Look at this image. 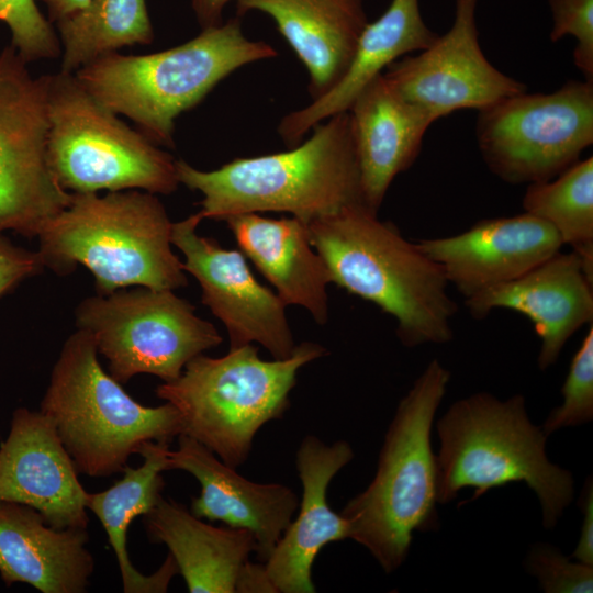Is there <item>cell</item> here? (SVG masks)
<instances>
[{"label":"cell","mask_w":593,"mask_h":593,"mask_svg":"<svg viewBox=\"0 0 593 593\" xmlns=\"http://www.w3.org/2000/svg\"><path fill=\"white\" fill-rule=\"evenodd\" d=\"M26 65L11 44L0 52V234L33 238L74 193L48 166L45 81Z\"/></svg>","instance_id":"12"},{"label":"cell","mask_w":593,"mask_h":593,"mask_svg":"<svg viewBox=\"0 0 593 593\" xmlns=\"http://www.w3.org/2000/svg\"><path fill=\"white\" fill-rule=\"evenodd\" d=\"M450 371L432 360L400 401L384 436L376 474L340 514L349 537L387 572L406 559L413 533L438 527V479L432 425Z\"/></svg>","instance_id":"4"},{"label":"cell","mask_w":593,"mask_h":593,"mask_svg":"<svg viewBox=\"0 0 593 593\" xmlns=\"http://www.w3.org/2000/svg\"><path fill=\"white\" fill-rule=\"evenodd\" d=\"M37 251L14 246L0 234V296L12 291L24 279L44 269Z\"/></svg>","instance_id":"33"},{"label":"cell","mask_w":593,"mask_h":593,"mask_svg":"<svg viewBox=\"0 0 593 593\" xmlns=\"http://www.w3.org/2000/svg\"><path fill=\"white\" fill-rule=\"evenodd\" d=\"M438 503H449L463 488L474 501L489 490L524 482L537 495L542 525L553 528L574 492L572 474L549 461L547 436L534 425L522 394L500 401L479 392L456 401L437 423Z\"/></svg>","instance_id":"6"},{"label":"cell","mask_w":593,"mask_h":593,"mask_svg":"<svg viewBox=\"0 0 593 593\" xmlns=\"http://www.w3.org/2000/svg\"><path fill=\"white\" fill-rule=\"evenodd\" d=\"M523 209L556 230L593 281V157L580 159L551 180L527 184Z\"/></svg>","instance_id":"28"},{"label":"cell","mask_w":593,"mask_h":593,"mask_svg":"<svg viewBox=\"0 0 593 593\" xmlns=\"http://www.w3.org/2000/svg\"><path fill=\"white\" fill-rule=\"evenodd\" d=\"M197 212L172 223L171 243L184 256L183 269L199 282L202 303L225 326L230 349L258 343L273 359L290 357L295 343L286 304L256 280L244 254L200 236Z\"/></svg>","instance_id":"14"},{"label":"cell","mask_w":593,"mask_h":593,"mask_svg":"<svg viewBox=\"0 0 593 593\" xmlns=\"http://www.w3.org/2000/svg\"><path fill=\"white\" fill-rule=\"evenodd\" d=\"M238 14L269 15L310 75L312 100L345 75L368 23L363 0H235Z\"/></svg>","instance_id":"23"},{"label":"cell","mask_w":593,"mask_h":593,"mask_svg":"<svg viewBox=\"0 0 593 593\" xmlns=\"http://www.w3.org/2000/svg\"><path fill=\"white\" fill-rule=\"evenodd\" d=\"M48 166L70 193L143 190L170 194L177 160L97 100L75 74L44 75Z\"/></svg>","instance_id":"9"},{"label":"cell","mask_w":593,"mask_h":593,"mask_svg":"<svg viewBox=\"0 0 593 593\" xmlns=\"http://www.w3.org/2000/svg\"><path fill=\"white\" fill-rule=\"evenodd\" d=\"M47 7L49 21L57 22L88 5L91 0H43Z\"/></svg>","instance_id":"36"},{"label":"cell","mask_w":593,"mask_h":593,"mask_svg":"<svg viewBox=\"0 0 593 593\" xmlns=\"http://www.w3.org/2000/svg\"><path fill=\"white\" fill-rule=\"evenodd\" d=\"M167 469L183 470L200 483V495L192 499L190 506L194 516L249 530L261 563L269 558L299 506L289 486L247 480L184 434L178 436V448L169 450Z\"/></svg>","instance_id":"18"},{"label":"cell","mask_w":593,"mask_h":593,"mask_svg":"<svg viewBox=\"0 0 593 593\" xmlns=\"http://www.w3.org/2000/svg\"><path fill=\"white\" fill-rule=\"evenodd\" d=\"M147 537L164 544L190 593H234L256 541L247 529L215 527L164 496L142 516Z\"/></svg>","instance_id":"25"},{"label":"cell","mask_w":593,"mask_h":593,"mask_svg":"<svg viewBox=\"0 0 593 593\" xmlns=\"http://www.w3.org/2000/svg\"><path fill=\"white\" fill-rule=\"evenodd\" d=\"M0 21L10 29L11 45L27 64L60 56L59 38L35 0H0Z\"/></svg>","instance_id":"30"},{"label":"cell","mask_w":593,"mask_h":593,"mask_svg":"<svg viewBox=\"0 0 593 593\" xmlns=\"http://www.w3.org/2000/svg\"><path fill=\"white\" fill-rule=\"evenodd\" d=\"M547 1L552 16L550 41L573 36L577 40L573 63L584 80L593 82V0Z\"/></svg>","instance_id":"32"},{"label":"cell","mask_w":593,"mask_h":593,"mask_svg":"<svg viewBox=\"0 0 593 593\" xmlns=\"http://www.w3.org/2000/svg\"><path fill=\"white\" fill-rule=\"evenodd\" d=\"M233 0H192V9L202 29L222 23L225 5Z\"/></svg>","instance_id":"35"},{"label":"cell","mask_w":593,"mask_h":593,"mask_svg":"<svg viewBox=\"0 0 593 593\" xmlns=\"http://www.w3.org/2000/svg\"><path fill=\"white\" fill-rule=\"evenodd\" d=\"M423 20L418 0H391L387 10L361 31L351 61L343 78L306 107L287 114L278 133L290 146L326 119L348 111L358 93L388 66L437 38Z\"/></svg>","instance_id":"22"},{"label":"cell","mask_w":593,"mask_h":593,"mask_svg":"<svg viewBox=\"0 0 593 593\" xmlns=\"http://www.w3.org/2000/svg\"><path fill=\"white\" fill-rule=\"evenodd\" d=\"M247 38L237 19L203 29L192 40L147 55H103L75 72L116 114L131 119L158 146L174 147L175 121L236 69L277 56Z\"/></svg>","instance_id":"5"},{"label":"cell","mask_w":593,"mask_h":593,"mask_svg":"<svg viewBox=\"0 0 593 593\" xmlns=\"http://www.w3.org/2000/svg\"><path fill=\"white\" fill-rule=\"evenodd\" d=\"M479 0H456L450 29L415 56L385 68L384 78L409 102L436 121L455 111L481 110L527 86L496 69L484 56L477 26Z\"/></svg>","instance_id":"13"},{"label":"cell","mask_w":593,"mask_h":593,"mask_svg":"<svg viewBox=\"0 0 593 593\" xmlns=\"http://www.w3.org/2000/svg\"><path fill=\"white\" fill-rule=\"evenodd\" d=\"M475 137L485 165L501 180H551L593 144V82L569 80L549 93L506 97L479 110Z\"/></svg>","instance_id":"11"},{"label":"cell","mask_w":593,"mask_h":593,"mask_svg":"<svg viewBox=\"0 0 593 593\" xmlns=\"http://www.w3.org/2000/svg\"><path fill=\"white\" fill-rule=\"evenodd\" d=\"M172 222L159 199L136 189L74 193L70 204L37 235L44 267L67 275L78 264L94 277L98 294L128 287L176 290L187 286L171 249Z\"/></svg>","instance_id":"3"},{"label":"cell","mask_w":593,"mask_h":593,"mask_svg":"<svg viewBox=\"0 0 593 593\" xmlns=\"http://www.w3.org/2000/svg\"><path fill=\"white\" fill-rule=\"evenodd\" d=\"M78 474L51 418L16 409L0 446V501L33 507L56 529H87V491Z\"/></svg>","instance_id":"15"},{"label":"cell","mask_w":593,"mask_h":593,"mask_svg":"<svg viewBox=\"0 0 593 593\" xmlns=\"http://www.w3.org/2000/svg\"><path fill=\"white\" fill-rule=\"evenodd\" d=\"M168 441H145L137 454L143 457L138 468L128 465L123 478L112 486L97 493H86L85 503L102 524L109 544L114 551L123 591L125 593L167 592L178 567L170 555L153 574L145 575L132 563L127 550V530L136 516L148 513L163 496L165 481L161 472L167 471Z\"/></svg>","instance_id":"26"},{"label":"cell","mask_w":593,"mask_h":593,"mask_svg":"<svg viewBox=\"0 0 593 593\" xmlns=\"http://www.w3.org/2000/svg\"><path fill=\"white\" fill-rule=\"evenodd\" d=\"M240 251L273 286L286 305L305 309L324 325L328 317L326 265L311 245L307 226L291 216L268 219L242 213L224 220Z\"/></svg>","instance_id":"24"},{"label":"cell","mask_w":593,"mask_h":593,"mask_svg":"<svg viewBox=\"0 0 593 593\" xmlns=\"http://www.w3.org/2000/svg\"><path fill=\"white\" fill-rule=\"evenodd\" d=\"M61 46V71L75 74L123 46L149 44L154 32L145 0H91L55 22Z\"/></svg>","instance_id":"27"},{"label":"cell","mask_w":593,"mask_h":593,"mask_svg":"<svg viewBox=\"0 0 593 593\" xmlns=\"http://www.w3.org/2000/svg\"><path fill=\"white\" fill-rule=\"evenodd\" d=\"M348 112L363 204L378 213L392 181L414 164L436 120L400 96L382 74L358 93Z\"/></svg>","instance_id":"20"},{"label":"cell","mask_w":593,"mask_h":593,"mask_svg":"<svg viewBox=\"0 0 593 593\" xmlns=\"http://www.w3.org/2000/svg\"><path fill=\"white\" fill-rule=\"evenodd\" d=\"M331 282L372 302L396 322L406 347L452 339L458 311L441 266L366 205L344 208L306 224Z\"/></svg>","instance_id":"1"},{"label":"cell","mask_w":593,"mask_h":593,"mask_svg":"<svg viewBox=\"0 0 593 593\" xmlns=\"http://www.w3.org/2000/svg\"><path fill=\"white\" fill-rule=\"evenodd\" d=\"M172 290L136 287L83 299L76 326L94 339L121 384L148 373L164 382L178 379L186 365L223 340L214 325Z\"/></svg>","instance_id":"10"},{"label":"cell","mask_w":593,"mask_h":593,"mask_svg":"<svg viewBox=\"0 0 593 593\" xmlns=\"http://www.w3.org/2000/svg\"><path fill=\"white\" fill-rule=\"evenodd\" d=\"M353 458V448L345 440L326 445L309 435L300 444L295 467L302 497L296 519L290 522L264 563L275 592H316L311 575L316 556L327 544L349 537L347 519L327 503V488Z\"/></svg>","instance_id":"19"},{"label":"cell","mask_w":593,"mask_h":593,"mask_svg":"<svg viewBox=\"0 0 593 593\" xmlns=\"http://www.w3.org/2000/svg\"><path fill=\"white\" fill-rule=\"evenodd\" d=\"M40 411L48 416L78 473L107 478L123 472L148 440L182 434L177 409L135 401L98 360L93 337L77 329L64 343Z\"/></svg>","instance_id":"7"},{"label":"cell","mask_w":593,"mask_h":593,"mask_svg":"<svg viewBox=\"0 0 593 593\" xmlns=\"http://www.w3.org/2000/svg\"><path fill=\"white\" fill-rule=\"evenodd\" d=\"M561 393L562 404L550 412L541 426L547 437L593 418V324L571 360Z\"/></svg>","instance_id":"29"},{"label":"cell","mask_w":593,"mask_h":593,"mask_svg":"<svg viewBox=\"0 0 593 593\" xmlns=\"http://www.w3.org/2000/svg\"><path fill=\"white\" fill-rule=\"evenodd\" d=\"M87 529H56L33 507L0 501V577L42 593H83L94 571Z\"/></svg>","instance_id":"21"},{"label":"cell","mask_w":593,"mask_h":593,"mask_svg":"<svg viewBox=\"0 0 593 593\" xmlns=\"http://www.w3.org/2000/svg\"><path fill=\"white\" fill-rule=\"evenodd\" d=\"M415 244L466 299L521 277L563 246L552 226L526 212L484 219L462 233Z\"/></svg>","instance_id":"16"},{"label":"cell","mask_w":593,"mask_h":593,"mask_svg":"<svg viewBox=\"0 0 593 593\" xmlns=\"http://www.w3.org/2000/svg\"><path fill=\"white\" fill-rule=\"evenodd\" d=\"M325 354L312 342L296 345L286 359L270 361L260 359L251 344L219 358L200 354L178 379L163 382L155 392L179 412L182 434L237 468L248 458L257 432L288 410L299 370Z\"/></svg>","instance_id":"8"},{"label":"cell","mask_w":593,"mask_h":593,"mask_svg":"<svg viewBox=\"0 0 593 593\" xmlns=\"http://www.w3.org/2000/svg\"><path fill=\"white\" fill-rule=\"evenodd\" d=\"M465 304L479 320L495 309L528 317L541 340L538 367L546 370L568 339L593 323V281L574 251L560 250L521 277L466 299Z\"/></svg>","instance_id":"17"},{"label":"cell","mask_w":593,"mask_h":593,"mask_svg":"<svg viewBox=\"0 0 593 593\" xmlns=\"http://www.w3.org/2000/svg\"><path fill=\"white\" fill-rule=\"evenodd\" d=\"M581 508L583 511V522L580 539L570 558L593 566V489L591 480L584 486Z\"/></svg>","instance_id":"34"},{"label":"cell","mask_w":593,"mask_h":593,"mask_svg":"<svg viewBox=\"0 0 593 593\" xmlns=\"http://www.w3.org/2000/svg\"><path fill=\"white\" fill-rule=\"evenodd\" d=\"M302 144L281 153L236 158L215 170L177 160L179 182L202 193V220L287 212L305 224L363 204L348 111L326 119Z\"/></svg>","instance_id":"2"},{"label":"cell","mask_w":593,"mask_h":593,"mask_svg":"<svg viewBox=\"0 0 593 593\" xmlns=\"http://www.w3.org/2000/svg\"><path fill=\"white\" fill-rule=\"evenodd\" d=\"M527 572L535 575L546 593H591L593 566L572 562L557 548L536 545L526 560Z\"/></svg>","instance_id":"31"}]
</instances>
